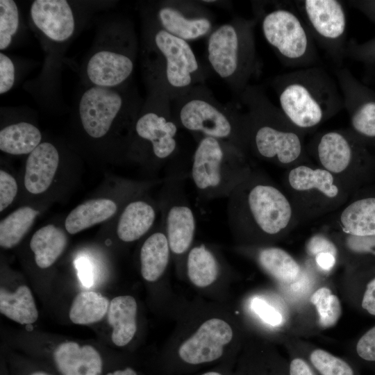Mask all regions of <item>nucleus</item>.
<instances>
[{
  "label": "nucleus",
  "mask_w": 375,
  "mask_h": 375,
  "mask_svg": "<svg viewBox=\"0 0 375 375\" xmlns=\"http://www.w3.org/2000/svg\"><path fill=\"white\" fill-rule=\"evenodd\" d=\"M38 211L31 206H22L0 222V246L10 249L22 240L38 215Z\"/></svg>",
  "instance_id": "33"
},
{
  "label": "nucleus",
  "mask_w": 375,
  "mask_h": 375,
  "mask_svg": "<svg viewBox=\"0 0 375 375\" xmlns=\"http://www.w3.org/2000/svg\"><path fill=\"white\" fill-rule=\"evenodd\" d=\"M31 375H49L47 373L42 372H37L31 374Z\"/></svg>",
  "instance_id": "51"
},
{
  "label": "nucleus",
  "mask_w": 375,
  "mask_h": 375,
  "mask_svg": "<svg viewBox=\"0 0 375 375\" xmlns=\"http://www.w3.org/2000/svg\"><path fill=\"white\" fill-rule=\"evenodd\" d=\"M258 261L272 276L286 284L296 281L301 272L297 262L288 252L278 247L262 249L258 254Z\"/></svg>",
  "instance_id": "31"
},
{
  "label": "nucleus",
  "mask_w": 375,
  "mask_h": 375,
  "mask_svg": "<svg viewBox=\"0 0 375 375\" xmlns=\"http://www.w3.org/2000/svg\"><path fill=\"white\" fill-rule=\"evenodd\" d=\"M331 80L316 70L295 73L278 90L281 110L297 128H314L338 108V96Z\"/></svg>",
  "instance_id": "6"
},
{
  "label": "nucleus",
  "mask_w": 375,
  "mask_h": 375,
  "mask_svg": "<svg viewBox=\"0 0 375 375\" xmlns=\"http://www.w3.org/2000/svg\"><path fill=\"white\" fill-rule=\"evenodd\" d=\"M195 228L192 209L185 204L172 206L166 217V235L171 251L177 255L186 252L193 241Z\"/></svg>",
  "instance_id": "23"
},
{
  "label": "nucleus",
  "mask_w": 375,
  "mask_h": 375,
  "mask_svg": "<svg viewBox=\"0 0 375 375\" xmlns=\"http://www.w3.org/2000/svg\"><path fill=\"white\" fill-rule=\"evenodd\" d=\"M22 29L19 8L13 0L0 1V50L8 49L19 37Z\"/></svg>",
  "instance_id": "34"
},
{
  "label": "nucleus",
  "mask_w": 375,
  "mask_h": 375,
  "mask_svg": "<svg viewBox=\"0 0 375 375\" xmlns=\"http://www.w3.org/2000/svg\"><path fill=\"white\" fill-rule=\"evenodd\" d=\"M18 190L16 180L4 170L0 171V211L4 210L15 199Z\"/></svg>",
  "instance_id": "39"
},
{
  "label": "nucleus",
  "mask_w": 375,
  "mask_h": 375,
  "mask_svg": "<svg viewBox=\"0 0 375 375\" xmlns=\"http://www.w3.org/2000/svg\"><path fill=\"white\" fill-rule=\"evenodd\" d=\"M343 237L345 246L349 251L357 255L375 258V235L354 236L343 233Z\"/></svg>",
  "instance_id": "37"
},
{
  "label": "nucleus",
  "mask_w": 375,
  "mask_h": 375,
  "mask_svg": "<svg viewBox=\"0 0 375 375\" xmlns=\"http://www.w3.org/2000/svg\"><path fill=\"white\" fill-rule=\"evenodd\" d=\"M17 68L14 60L3 52L0 53V94L8 92L15 85Z\"/></svg>",
  "instance_id": "38"
},
{
  "label": "nucleus",
  "mask_w": 375,
  "mask_h": 375,
  "mask_svg": "<svg viewBox=\"0 0 375 375\" xmlns=\"http://www.w3.org/2000/svg\"><path fill=\"white\" fill-rule=\"evenodd\" d=\"M290 375H314L308 365L301 358L292 360L290 366Z\"/></svg>",
  "instance_id": "47"
},
{
  "label": "nucleus",
  "mask_w": 375,
  "mask_h": 375,
  "mask_svg": "<svg viewBox=\"0 0 375 375\" xmlns=\"http://www.w3.org/2000/svg\"><path fill=\"white\" fill-rule=\"evenodd\" d=\"M303 12L315 33L322 40L336 42L346 31L347 17L342 4L336 0H306Z\"/></svg>",
  "instance_id": "18"
},
{
  "label": "nucleus",
  "mask_w": 375,
  "mask_h": 375,
  "mask_svg": "<svg viewBox=\"0 0 375 375\" xmlns=\"http://www.w3.org/2000/svg\"><path fill=\"white\" fill-rule=\"evenodd\" d=\"M170 248L166 234L156 232L149 236L140 249V270L144 279L157 281L165 272L169 260Z\"/></svg>",
  "instance_id": "28"
},
{
  "label": "nucleus",
  "mask_w": 375,
  "mask_h": 375,
  "mask_svg": "<svg viewBox=\"0 0 375 375\" xmlns=\"http://www.w3.org/2000/svg\"><path fill=\"white\" fill-rule=\"evenodd\" d=\"M228 198L229 225L238 233L274 238L288 231L297 222L285 192L252 172Z\"/></svg>",
  "instance_id": "2"
},
{
  "label": "nucleus",
  "mask_w": 375,
  "mask_h": 375,
  "mask_svg": "<svg viewBox=\"0 0 375 375\" xmlns=\"http://www.w3.org/2000/svg\"><path fill=\"white\" fill-rule=\"evenodd\" d=\"M336 224L340 231L347 235H375V182L353 193L339 212Z\"/></svg>",
  "instance_id": "17"
},
{
  "label": "nucleus",
  "mask_w": 375,
  "mask_h": 375,
  "mask_svg": "<svg viewBox=\"0 0 375 375\" xmlns=\"http://www.w3.org/2000/svg\"><path fill=\"white\" fill-rule=\"evenodd\" d=\"M310 359L322 375H353L351 367L345 361L324 350H314Z\"/></svg>",
  "instance_id": "36"
},
{
  "label": "nucleus",
  "mask_w": 375,
  "mask_h": 375,
  "mask_svg": "<svg viewBox=\"0 0 375 375\" xmlns=\"http://www.w3.org/2000/svg\"><path fill=\"white\" fill-rule=\"evenodd\" d=\"M202 375H222L221 374L216 372H206Z\"/></svg>",
  "instance_id": "50"
},
{
  "label": "nucleus",
  "mask_w": 375,
  "mask_h": 375,
  "mask_svg": "<svg viewBox=\"0 0 375 375\" xmlns=\"http://www.w3.org/2000/svg\"><path fill=\"white\" fill-rule=\"evenodd\" d=\"M109 305L108 299L99 292H79L72 303L69 312V319L76 324L96 323L107 313Z\"/></svg>",
  "instance_id": "30"
},
{
  "label": "nucleus",
  "mask_w": 375,
  "mask_h": 375,
  "mask_svg": "<svg viewBox=\"0 0 375 375\" xmlns=\"http://www.w3.org/2000/svg\"><path fill=\"white\" fill-rule=\"evenodd\" d=\"M356 351L362 359L375 361V326L360 338L356 345Z\"/></svg>",
  "instance_id": "41"
},
{
  "label": "nucleus",
  "mask_w": 375,
  "mask_h": 375,
  "mask_svg": "<svg viewBox=\"0 0 375 375\" xmlns=\"http://www.w3.org/2000/svg\"><path fill=\"white\" fill-rule=\"evenodd\" d=\"M251 171L243 149L223 140L203 137L194 153L191 176L205 197H228Z\"/></svg>",
  "instance_id": "5"
},
{
  "label": "nucleus",
  "mask_w": 375,
  "mask_h": 375,
  "mask_svg": "<svg viewBox=\"0 0 375 375\" xmlns=\"http://www.w3.org/2000/svg\"><path fill=\"white\" fill-rule=\"evenodd\" d=\"M155 219L156 211L151 204L142 200L131 201L119 217L117 236L125 242L135 241L149 231Z\"/></svg>",
  "instance_id": "24"
},
{
  "label": "nucleus",
  "mask_w": 375,
  "mask_h": 375,
  "mask_svg": "<svg viewBox=\"0 0 375 375\" xmlns=\"http://www.w3.org/2000/svg\"><path fill=\"white\" fill-rule=\"evenodd\" d=\"M0 312L20 324H31L38 318V311L30 288L22 285L14 292L0 290Z\"/></svg>",
  "instance_id": "29"
},
{
  "label": "nucleus",
  "mask_w": 375,
  "mask_h": 375,
  "mask_svg": "<svg viewBox=\"0 0 375 375\" xmlns=\"http://www.w3.org/2000/svg\"><path fill=\"white\" fill-rule=\"evenodd\" d=\"M308 251L310 254L316 256L318 253L328 252L337 256L338 251L335 245L328 238L322 235L312 237L308 244Z\"/></svg>",
  "instance_id": "42"
},
{
  "label": "nucleus",
  "mask_w": 375,
  "mask_h": 375,
  "mask_svg": "<svg viewBox=\"0 0 375 375\" xmlns=\"http://www.w3.org/2000/svg\"><path fill=\"white\" fill-rule=\"evenodd\" d=\"M251 308L265 322L271 326H278L283 322L282 315L262 299H253Z\"/></svg>",
  "instance_id": "40"
},
{
  "label": "nucleus",
  "mask_w": 375,
  "mask_h": 375,
  "mask_svg": "<svg viewBox=\"0 0 375 375\" xmlns=\"http://www.w3.org/2000/svg\"><path fill=\"white\" fill-rule=\"evenodd\" d=\"M315 156L319 167L353 192L375 182V155L353 133L331 131L323 133L317 141Z\"/></svg>",
  "instance_id": "10"
},
{
  "label": "nucleus",
  "mask_w": 375,
  "mask_h": 375,
  "mask_svg": "<svg viewBox=\"0 0 375 375\" xmlns=\"http://www.w3.org/2000/svg\"><path fill=\"white\" fill-rule=\"evenodd\" d=\"M58 369L62 375H101L102 360L91 345L80 346L75 342L59 344L53 352Z\"/></svg>",
  "instance_id": "21"
},
{
  "label": "nucleus",
  "mask_w": 375,
  "mask_h": 375,
  "mask_svg": "<svg viewBox=\"0 0 375 375\" xmlns=\"http://www.w3.org/2000/svg\"><path fill=\"white\" fill-rule=\"evenodd\" d=\"M348 103L353 133L366 144L375 143V93L351 81Z\"/></svg>",
  "instance_id": "20"
},
{
  "label": "nucleus",
  "mask_w": 375,
  "mask_h": 375,
  "mask_svg": "<svg viewBox=\"0 0 375 375\" xmlns=\"http://www.w3.org/2000/svg\"><path fill=\"white\" fill-rule=\"evenodd\" d=\"M262 30L267 42L284 59L300 62L310 56V38L294 11L283 8L272 9L262 17Z\"/></svg>",
  "instance_id": "14"
},
{
  "label": "nucleus",
  "mask_w": 375,
  "mask_h": 375,
  "mask_svg": "<svg viewBox=\"0 0 375 375\" xmlns=\"http://www.w3.org/2000/svg\"><path fill=\"white\" fill-rule=\"evenodd\" d=\"M144 13L167 33L187 42L209 35L213 31L210 13L200 3L160 1Z\"/></svg>",
  "instance_id": "15"
},
{
  "label": "nucleus",
  "mask_w": 375,
  "mask_h": 375,
  "mask_svg": "<svg viewBox=\"0 0 375 375\" xmlns=\"http://www.w3.org/2000/svg\"><path fill=\"white\" fill-rule=\"evenodd\" d=\"M138 306L134 297L118 296L112 299L108 312V322L112 328L111 340L117 347L131 342L137 331Z\"/></svg>",
  "instance_id": "22"
},
{
  "label": "nucleus",
  "mask_w": 375,
  "mask_h": 375,
  "mask_svg": "<svg viewBox=\"0 0 375 375\" xmlns=\"http://www.w3.org/2000/svg\"><path fill=\"white\" fill-rule=\"evenodd\" d=\"M106 375H137V374L133 369L127 367L123 370H117L108 373Z\"/></svg>",
  "instance_id": "49"
},
{
  "label": "nucleus",
  "mask_w": 375,
  "mask_h": 375,
  "mask_svg": "<svg viewBox=\"0 0 375 375\" xmlns=\"http://www.w3.org/2000/svg\"><path fill=\"white\" fill-rule=\"evenodd\" d=\"M310 301L316 307L322 327L329 328L337 323L342 312L341 304L338 297L330 289L319 288L311 296Z\"/></svg>",
  "instance_id": "35"
},
{
  "label": "nucleus",
  "mask_w": 375,
  "mask_h": 375,
  "mask_svg": "<svg viewBox=\"0 0 375 375\" xmlns=\"http://www.w3.org/2000/svg\"><path fill=\"white\" fill-rule=\"evenodd\" d=\"M67 243L65 232L53 224L41 227L33 235L30 248L41 269L51 267L64 251Z\"/></svg>",
  "instance_id": "26"
},
{
  "label": "nucleus",
  "mask_w": 375,
  "mask_h": 375,
  "mask_svg": "<svg viewBox=\"0 0 375 375\" xmlns=\"http://www.w3.org/2000/svg\"><path fill=\"white\" fill-rule=\"evenodd\" d=\"M315 257L318 267L324 271L331 270L336 262V256L328 252L318 253Z\"/></svg>",
  "instance_id": "46"
},
{
  "label": "nucleus",
  "mask_w": 375,
  "mask_h": 375,
  "mask_svg": "<svg viewBox=\"0 0 375 375\" xmlns=\"http://www.w3.org/2000/svg\"><path fill=\"white\" fill-rule=\"evenodd\" d=\"M284 186L297 221L328 213L346 203L353 193L329 172L305 164L290 167Z\"/></svg>",
  "instance_id": "7"
},
{
  "label": "nucleus",
  "mask_w": 375,
  "mask_h": 375,
  "mask_svg": "<svg viewBox=\"0 0 375 375\" xmlns=\"http://www.w3.org/2000/svg\"><path fill=\"white\" fill-rule=\"evenodd\" d=\"M352 53L360 60L375 62V38L363 44L354 45Z\"/></svg>",
  "instance_id": "44"
},
{
  "label": "nucleus",
  "mask_w": 375,
  "mask_h": 375,
  "mask_svg": "<svg viewBox=\"0 0 375 375\" xmlns=\"http://www.w3.org/2000/svg\"><path fill=\"white\" fill-rule=\"evenodd\" d=\"M142 69L149 90L171 101L203 81V73L188 42L161 28L143 15Z\"/></svg>",
  "instance_id": "1"
},
{
  "label": "nucleus",
  "mask_w": 375,
  "mask_h": 375,
  "mask_svg": "<svg viewBox=\"0 0 375 375\" xmlns=\"http://www.w3.org/2000/svg\"><path fill=\"white\" fill-rule=\"evenodd\" d=\"M116 203L109 199L88 200L74 208L65 221L66 231L76 234L95 224L103 222L117 212Z\"/></svg>",
  "instance_id": "25"
},
{
  "label": "nucleus",
  "mask_w": 375,
  "mask_h": 375,
  "mask_svg": "<svg viewBox=\"0 0 375 375\" xmlns=\"http://www.w3.org/2000/svg\"><path fill=\"white\" fill-rule=\"evenodd\" d=\"M361 305L367 312L375 315V277L367 283Z\"/></svg>",
  "instance_id": "45"
},
{
  "label": "nucleus",
  "mask_w": 375,
  "mask_h": 375,
  "mask_svg": "<svg viewBox=\"0 0 375 375\" xmlns=\"http://www.w3.org/2000/svg\"><path fill=\"white\" fill-rule=\"evenodd\" d=\"M252 24L236 19L208 35L207 58L212 70L231 86L242 88L253 71L255 47Z\"/></svg>",
  "instance_id": "9"
},
{
  "label": "nucleus",
  "mask_w": 375,
  "mask_h": 375,
  "mask_svg": "<svg viewBox=\"0 0 375 375\" xmlns=\"http://www.w3.org/2000/svg\"><path fill=\"white\" fill-rule=\"evenodd\" d=\"M137 51V36L128 19L119 16L104 19L82 68L85 85L118 88L130 83Z\"/></svg>",
  "instance_id": "3"
},
{
  "label": "nucleus",
  "mask_w": 375,
  "mask_h": 375,
  "mask_svg": "<svg viewBox=\"0 0 375 375\" xmlns=\"http://www.w3.org/2000/svg\"><path fill=\"white\" fill-rule=\"evenodd\" d=\"M233 338V330L224 320L212 318L203 322L179 347L178 355L187 363L197 365L220 358L224 347Z\"/></svg>",
  "instance_id": "16"
},
{
  "label": "nucleus",
  "mask_w": 375,
  "mask_h": 375,
  "mask_svg": "<svg viewBox=\"0 0 375 375\" xmlns=\"http://www.w3.org/2000/svg\"><path fill=\"white\" fill-rule=\"evenodd\" d=\"M174 101V118L184 128L242 149L247 143L244 119L219 103L203 85L193 87Z\"/></svg>",
  "instance_id": "8"
},
{
  "label": "nucleus",
  "mask_w": 375,
  "mask_h": 375,
  "mask_svg": "<svg viewBox=\"0 0 375 375\" xmlns=\"http://www.w3.org/2000/svg\"><path fill=\"white\" fill-rule=\"evenodd\" d=\"M244 119L247 143L258 157L281 166L299 164L303 147L297 132L281 126L258 109Z\"/></svg>",
  "instance_id": "12"
},
{
  "label": "nucleus",
  "mask_w": 375,
  "mask_h": 375,
  "mask_svg": "<svg viewBox=\"0 0 375 375\" xmlns=\"http://www.w3.org/2000/svg\"><path fill=\"white\" fill-rule=\"evenodd\" d=\"M178 126L171 100L149 90L134 125L133 143L149 149L158 160L168 159L177 149Z\"/></svg>",
  "instance_id": "11"
},
{
  "label": "nucleus",
  "mask_w": 375,
  "mask_h": 375,
  "mask_svg": "<svg viewBox=\"0 0 375 375\" xmlns=\"http://www.w3.org/2000/svg\"><path fill=\"white\" fill-rule=\"evenodd\" d=\"M40 129L26 121L6 125L0 131V149L10 155L30 154L41 142Z\"/></svg>",
  "instance_id": "27"
},
{
  "label": "nucleus",
  "mask_w": 375,
  "mask_h": 375,
  "mask_svg": "<svg viewBox=\"0 0 375 375\" xmlns=\"http://www.w3.org/2000/svg\"><path fill=\"white\" fill-rule=\"evenodd\" d=\"M66 0H35L29 8V22L42 41L53 46L62 45L80 30L92 3Z\"/></svg>",
  "instance_id": "13"
},
{
  "label": "nucleus",
  "mask_w": 375,
  "mask_h": 375,
  "mask_svg": "<svg viewBox=\"0 0 375 375\" xmlns=\"http://www.w3.org/2000/svg\"><path fill=\"white\" fill-rule=\"evenodd\" d=\"M143 103L130 83L118 88L86 85L75 103L74 115L92 140H103L112 134L132 136Z\"/></svg>",
  "instance_id": "4"
},
{
  "label": "nucleus",
  "mask_w": 375,
  "mask_h": 375,
  "mask_svg": "<svg viewBox=\"0 0 375 375\" xmlns=\"http://www.w3.org/2000/svg\"><path fill=\"white\" fill-rule=\"evenodd\" d=\"M188 275L194 285L204 288L217 279L219 266L213 253L201 244L190 249L187 260Z\"/></svg>",
  "instance_id": "32"
},
{
  "label": "nucleus",
  "mask_w": 375,
  "mask_h": 375,
  "mask_svg": "<svg viewBox=\"0 0 375 375\" xmlns=\"http://www.w3.org/2000/svg\"><path fill=\"white\" fill-rule=\"evenodd\" d=\"M356 6L375 23V1H356Z\"/></svg>",
  "instance_id": "48"
},
{
  "label": "nucleus",
  "mask_w": 375,
  "mask_h": 375,
  "mask_svg": "<svg viewBox=\"0 0 375 375\" xmlns=\"http://www.w3.org/2000/svg\"><path fill=\"white\" fill-rule=\"evenodd\" d=\"M81 283L87 288L93 285L94 276L91 264L85 258H79L74 262Z\"/></svg>",
  "instance_id": "43"
},
{
  "label": "nucleus",
  "mask_w": 375,
  "mask_h": 375,
  "mask_svg": "<svg viewBox=\"0 0 375 375\" xmlns=\"http://www.w3.org/2000/svg\"><path fill=\"white\" fill-rule=\"evenodd\" d=\"M60 162L57 147L51 142H42L28 156L24 183L33 194L45 192L51 185Z\"/></svg>",
  "instance_id": "19"
}]
</instances>
